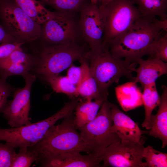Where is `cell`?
Instances as JSON below:
<instances>
[{
    "label": "cell",
    "instance_id": "obj_1",
    "mask_svg": "<svg viewBox=\"0 0 167 167\" xmlns=\"http://www.w3.org/2000/svg\"><path fill=\"white\" fill-rule=\"evenodd\" d=\"M163 31L167 32V19L141 15L124 33L110 41L108 47L115 57L137 63L147 55L150 45Z\"/></svg>",
    "mask_w": 167,
    "mask_h": 167
},
{
    "label": "cell",
    "instance_id": "obj_2",
    "mask_svg": "<svg viewBox=\"0 0 167 167\" xmlns=\"http://www.w3.org/2000/svg\"><path fill=\"white\" fill-rule=\"evenodd\" d=\"M72 113L63 118L62 122L50 127L45 136L34 145L28 148L36 155L37 163L60 154L89 151L77 131Z\"/></svg>",
    "mask_w": 167,
    "mask_h": 167
},
{
    "label": "cell",
    "instance_id": "obj_3",
    "mask_svg": "<svg viewBox=\"0 0 167 167\" xmlns=\"http://www.w3.org/2000/svg\"><path fill=\"white\" fill-rule=\"evenodd\" d=\"M86 57L92 74L99 87L105 92H108L109 87L113 83L117 84L122 77L132 81V73L138 64L115 57L106 46L88 51Z\"/></svg>",
    "mask_w": 167,
    "mask_h": 167
},
{
    "label": "cell",
    "instance_id": "obj_4",
    "mask_svg": "<svg viewBox=\"0 0 167 167\" xmlns=\"http://www.w3.org/2000/svg\"><path fill=\"white\" fill-rule=\"evenodd\" d=\"M88 51L85 47L76 42L68 45L45 44L40 49L34 58L36 75L45 80L59 75L68 68L74 62L79 61Z\"/></svg>",
    "mask_w": 167,
    "mask_h": 167
},
{
    "label": "cell",
    "instance_id": "obj_5",
    "mask_svg": "<svg viewBox=\"0 0 167 167\" xmlns=\"http://www.w3.org/2000/svg\"><path fill=\"white\" fill-rule=\"evenodd\" d=\"M79 102L74 98L57 113L44 120L17 127L0 128V141H4L15 148H28L41 140L49 128L59 119L72 113Z\"/></svg>",
    "mask_w": 167,
    "mask_h": 167
},
{
    "label": "cell",
    "instance_id": "obj_6",
    "mask_svg": "<svg viewBox=\"0 0 167 167\" xmlns=\"http://www.w3.org/2000/svg\"><path fill=\"white\" fill-rule=\"evenodd\" d=\"M0 23L15 41L24 43L40 38L41 25L33 20L14 0H0Z\"/></svg>",
    "mask_w": 167,
    "mask_h": 167
},
{
    "label": "cell",
    "instance_id": "obj_7",
    "mask_svg": "<svg viewBox=\"0 0 167 167\" xmlns=\"http://www.w3.org/2000/svg\"><path fill=\"white\" fill-rule=\"evenodd\" d=\"M112 124L109 102L107 99L94 119L78 129L89 154L97 153L121 140L112 131Z\"/></svg>",
    "mask_w": 167,
    "mask_h": 167
},
{
    "label": "cell",
    "instance_id": "obj_8",
    "mask_svg": "<svg viewBox=\"0 0 167 167\" xmlns=\"http://www.w3.org/2000/svg\"><path fill=\"white\" fill-rule=\"evenodd\" d=\"M101 9L105 23L103 46L108 47L110 41L124 33L141 16L130 0H113Z\"/></svg>",
    "mask_w": 167,
    "mask_h": 167
},
{
    "label": "cell",
    "instance_id": "obj_9",
    "mask_svg": "<svg viewBox=\"0 0 167 167\" xmlns=\"http://www.w3.org/2000/svg\"><path fill=\"white\" fill-rule=\"evenodd\" d=\"M143 143L120 140L94 154L103 167H145Z\"/></svg>",
    "mask_w": 167,
    "mask_h": 167
},
{
    "label": "cell",
    "instance_id": "obj_10",
    "mask_svg": "<svg viewBox=\"0 0 167 167\" xmlns=\"http://www.w3.org/2000/svg\"><path fill=\"white\" fill-rule=\"evenodd\" d=\"M73 13L57 11L41 25L40 38L45 44L68 45L76 42L79 29Z\"/></svg>",
    "mask_w": 167,
    "mask_h": 167
},
{
    "label": "cell",
    "instance_id": "obj_11",
    "mask_svg": "<svg viewBox=\"0 0 167 167\" xmlns=\"http://www.w3.org/2000/svg\"><path fill=\"white\" fill-rule=\"evenodd\" d=\"M79 12V30L90 50L95 51L104 47L105 23L102 11L96 4L90 2L85 4Z\"/></svg>",
    "mask_w": 167,
    "mask_h": 167
},
{
    "label": "cell",
    "instance_id": "obj_12",
    "mask_svg": "<svg viewBox=\"0 0 167 167\" xmlns=\"http://www.w3.org/2000/svg\"><path fill=\"white\" fill-rule=\"evenodd\" d=\"M25 85L14 92L12 100L8 101L2 112L3 117L11 128L17 127L31 123L29 118L30 92L36 76L30 74L23 76Z\"/></svg>",
    "mask_w": 167,
    "mask_h": 167
},
{
    "label": "cell",
    "instance_id": "obj_13",
    "mask_svg": "<svg viewBox=\"0 0 167 167\" xmlns=\"http://www.w3.org/2000/svg\"><path fill=\"white\" fill-rule=\"evenodd\" d=\"M113 122L112 131L122 140L143 142V135L148 131L140 129L138 124L122 112L114 104L109 102Z\"/></svg>",
    "mask_w": 167,
    "mask_h": 167
},
{
    "label": "cell",
    "instance_id": "obj_14",
    "mask_svg": "<svg viewBox=\"0 0 167 167\" xmlns=\"http://www.w3.org/2000/svg\"><path fill=\"white\" fill-rule=\"evenodd\" d=\"M101 161L94 154L83 155L80 152L62 153L48 159L41 164L45 167H97Z\"/></svg>",
    "mask_w": 167,
    "mask_h": 167
},
{
    "label": "cell",
    "instance_id": "obj_15",
    "mask_svg": "<svg viewBox=\"0 0 167 167\" xmlns=\"http://www.w3.org/2000/svg\"><path fill=\"white\" fill-rule=\"evenodd\" d=\"M139 67L136 68L137 75L132 81L139 83L143 88L145 86L155 82L160 76L167 73V63L157 58H142L137 62Z\"/></svg>",
    "mask_w": 167,
    "mask_h": 167
},
{
    "label": "cell",
    "instance_id": "obj_16",
    "mask_svg": "<svg viewBox=\"0 0 167 167\" xmlns=\"http://www.w3.org/2000/svg\"><path fill=\"white\" fill-rule=\"evenodd\" d=\"M79 61L81 64L82 75L81 80L76 87L79 96L87 101L107 98L108 92L104 91L99 87L91 72L86 55Z\"/></svg>",
    "mask_w": 167,
    "mask_h": 167
},
{
    "label": "cell",
    "instance_id": "obj_17",
    "mask_svg": "<svg viewBox=\"0 0 167 167\" xmlns=\"http://www.w3.org/2000/svg\"><path fill=\"white\" fill-rule=\"evenodd\" d=\"M163 92L158 105V109L155 115L151 114L152 127L148 133L151 136L159 139L162 142V147L167 145V88L161 86Z\"/></svg>",
    "mask_w": 167,
    "mask_h": 167
},
{
    "label": "cell",
    "instance_id": "obj_18",
    "mask_svg": "<svg viewBox=\"0 0 167 167\" xmlns=\"http://www.w3.org/2000/svg\"><path fill=\"white\" fill-rule=\"evenodd\" d=\"M117 100L121 107L127 112L142 105V92L137 83L132 81L115 88Z\"/></svg>",
    "mask_w": 167,
    "mask_h": 167
},
{
    "label": "cell",
    "instance_id": "obj_19",
    "mask_svg": "<svg viewBox=\"0 0 167 167\" xmlns=\"http://www.w3.org/2000/svg\"><path fill=\"white\" fill-rule=\"evenodd\" d=\"M107 98L94 101L80 100L75 108L74 122L77 129L92 121L96 117L103 102Z\"/></svg>",
    "mask_w": 167,
    "mask_h": 167
},
{
    "label": "cell",
    "instance_id": "obj_20",
    "mask_svg": "<svg viewBox=\"0 0 167 167\" xmlns=\"http://www.w3.org/2000/svg\"><path fill=\"white\" fill-rule=\"evenodd\" d=\"M142 99L144 105L145 118L142 126L147 130H150L152 127L150 117L154 109L158 106L160 96L157 92L156 82L146 85L143 88Z\"/></svg>",
    "mask_w": 167,
    "mask_h": 167
},
{
    "label": "cell",
    "instance_id": "obj_21",
    "mask_svg": "<svg viewBox=\"0 0 167 167\" xmlns=\"http://www.w3.org/2000/svg\"><path fill=\"white\" fill-rule=\"evenodd\" d=\"M141 15L158 16L161 20L167 19V0H130Z\"/></svg>",
    "mask_w": 167,
    "mask_h": 167
},
{
    "label": "cell",
    "instance_id": "obj_22",
    "mask_svg": "<svg viewBox=\"0 0 167 167\" xmlns=\"http://www.w3.org/2000/svg\"><path fill=\"white\" fill-rule=\"evenodd\" d=\"M33 20L42 25L49 19L52 11L47 9L38 0H14Z\"/></svg>",
    "mask_w": 167,
    "mask_h": 167
},
{
    "label": "cell",
    "instance_id": "obj_23",
    "mask_svg": "<svg viewBox=\"0 0 167 167\" xmlns=\"http://www.w3.org/2000/svg\"><path fill=\"white\" fill-rule=\"evenodd\" d=\"M45 81L56 93L64 94L72 98L79 96L76 87L70 82L66 76L58 75L48 78Z\"/></svg>",
    "mask_w": 167,
    "mask_h": 167
},
{
    "label": "cell",
    "instance_id": "obj_24",
    "mask_svg": "<svg viewBox=\"0 0 167 167\" xmlns=\"http://www.w3.org/2000/svg\"><path fill=\"white\" fill-rule=\"evenodd\" d=\"M44 5H48L56 11L71 13L79 11L88 3L87 0H38Z\"/></svg>",
    "mask_w": 167,
    "mask_h": 167
},
{
    "label": "cell",
    "instance_id": "obj_25",
    "mask_svg": "<svg viewBox=\"0 0 167 167\" xmlns=\"http://www.w3.org/2000/svg\"><path fill=\"white\" fill-rule=\"evenodd\" d=\"M163 31L150 45L147 55L149 58H157L167 62V32L163 34Z\"/></svg>",
    "mask_w": 167,
    "mask_h": 167
},
{
    "label": "cell",
    "instance_id": "obj_26",
    "mask_svg": "<svg viewBox=\"0 0 167 167\" xmlns=\"http://www.w3.org/2000/svg\"><path fill=\"white\" fill-rule=\"evenodd\" d=\"M143 156L146 160L145 167H167V154L155 150L152 146L144 148Z\"/></svg>",
    "mask_w": 167,
    "mask_h": 167
},
{
    "label": "cell",
    "instance_id": "obj_27",
    "mask_svg": "<svg viewBox=\"0 0 167 167\" xmlns=\"http://www.w3.org/2000/svg\"><path fill=\"white\" fill-rule=\"evenodd\" d=\"M32 69L23 64L0 62V76L6 78L13 75L24 76L29 74Z\"/></svg>",
    "mask_w": 167,
    "mask_h": 167
},
{
    "label": "cell",
    "instance_id": "obj_28",
    "mask_svg": "<svg viewBox=\"0 0 167 167\" xmlns=\"http://www.w3.org/2000/svg\"><path fill=\"white\" fill-rule=\"evenodd\" d=\"M36 160V154L28 148H19L18 152L14 156L11 167H29Z\"/></svg>",
    "mask_w": 167,
    "mask_h": 167
},
{
    "label": "cell",
    "instance_id": "obj_29",
    "mask_svg": "<svg viewBox=\"0 0 167 167\" xmlns=\"http://www.w3.org/2000/svg\"><path fill=\"white\" fill-rule=\"evenodd\" d=\"M0 62L23 64L32 68L35 60L33 56L24 52L20 47L15 50L8 56Z\"/></svg>",
    "mask_w": 167,
    "mask_h": 167
},
{
    "label": "cell",
    "instance_id": "obj_30",
    "mask_svg": "<svg viewBox=\"0 0 167 167\" xmlns=\"http://www.w3.org/2000/svg\"><path fill=\"white\" fill-rule=\"evenodd\" d=\"M16 152L15 148L9 143H0V167H11Z\"/></svg>",
    "mask_w": 167,
    "mask_h": 167
},
{
    "label": "cell",
    "instance_id": "obj_31",
    "mask_svg": "<svg viewBox=\"0 0 167 167\" xmlns=\"http://www.w3.org/2000/svg\"><path fill=\"white\" fill-rule=\"evenodd\" d=\"M7 78L0 76V113H2L8 102L7 99L13 88L7 83Z\"/></svg>",
    "mask_w": 167,
    "mask_h": 167
},
{
    "label": "cell",
    "instance_id": "obj_32",
    "mask_svg": "<svg viewBox=\"0 0 167 167\" xmlns=\"http://www.w3.org/2000/svg\"><path fill=\"white\" fill-rule=\"evenodd\" d=\"M24 43L16 41H6L0 45V61L8 56L15 50Z\"/></svg>",
    "mask_w": 167,
    "mask_h": 167
},
{
    "label": "cell",
    "instance_id": "obj_33",
    "mask_svg": "<svg viewBox=\"0 0 167 167\" xmlns=\"http://www.w3.org/2000/svg\"><path fill=\"white\" fill-rule=\"evenodd\" d=\"M82 75L81 66H76L73 64L68 68L66 76L70 82L77 87L81 80Z\"/></svg>",
    "mask_w": 167,
    "mask_h": 167
},
{
    "label": "cell",
    "instance_id": "obj_34",
    "mask_svg": "<svg viewBox=\"0 0 167 167\" xmlns=\"http://www.w3.org/2000/svg\"><path fill=\"white\" fill-rule=\"evenodd\" d=\"M15 41L6 32L0 23V43Z\"/></svg>",
    "mask_w": 167,
    "mask_h": 167
},
{
    "label": "cell",
    "instance_id": "obj_35",
    "mask_svg": "<svg viewBox=\"0 0 167 167\" xmlns=\"http://www.w3.org/2000/svg\"><path fill=\"white\" fill-rule=\"evenodd\" d=\"M113 0H101V6L99 7L100 9L103 8L106 5Z\"/></svg>",
    "mask_w": 167,
    "mask_h": 167
},
{
    "label": "cell",
    "instance_id": "obj_36",
    "mask_svg": "<svg viewBox=\"0 0 167 167\" xmlns=\"http://www.w3.org/2000/svg\"><path fill=\"white\" fill-rule=\"evenodd\" d=\"M90 2L91 3L96 4L98 1H100L101 0H90Z\"/></svg>",
    "mask_w": 167,
    "mask_h": 167
}]
</instances>
